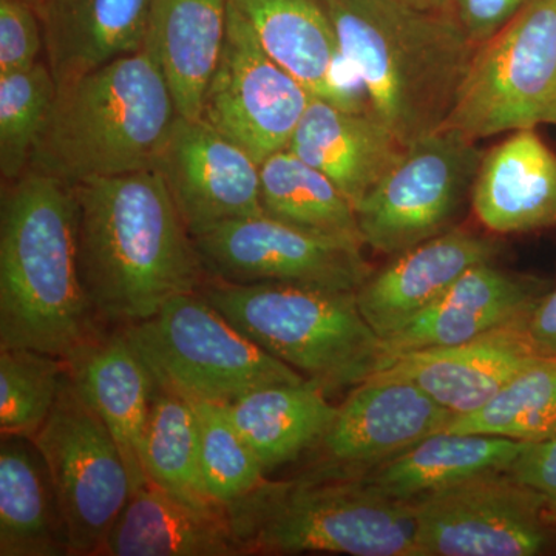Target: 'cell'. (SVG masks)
<instances>
[{
    "mask_svg": "<svg viewBox=\"0 0 556 556\" xmlns=\"http://www.w3.org/2000/svg\"><path fill=\"white\" fill-rule=\"evenodd\" d=\"M73 188L80 280L98 324L126 328L200 291L206 273L155 167Z\"/></svg>",
    "mask_w": 556,
    "mask_h": 556,
    "instance_id": "obj_1",
    "label": "cell"
},
{
    "mask_svg": "<svg viewBox=\"0 0 556 556\" xmlns=\"http://www.w3.org/2000/svg\"><path fill=\"white\" fill-rule=\"evenodd\" d=\"M101 332L80 280L75 188L27 170L0 206V350L67 361Z\"/></svg>",
    "mask_w": 556,
    "mask_h": 556,
    "instance_id": "obj_2",
    "label": "cell"
},
{
    "mask_svg": "<svg viewBox=\"0 0 556 556\" xmlns=\"http://www.w3.org/2000/svg\"><path fill=\"white\" fill-rule=\"evenodd\" d=\"M321 2L372 115L405 148L441 129L478 47L452 11L419 10L402 0Z\"/></svg>",
    "mask_w": 556,
    "mask_h": 556,
    "instance_id": "obj_3",
    "label": "cell"
},
{
    "mask_svg": "<svg viewBox=\"0 0 556 556\" xmlns=\"http://www.w3.org/2000/svg\"><path fill=\"white\" fill-rule=\"evenodd\" d=\"M58 87L28 170L75 185L153 167L178 110L144 50Z\"/></svg>",
    "mask_w": 556,
    "mask_h": 556,
    "instance_id": "obj_4",
    "label": "cell"
},
{
    "mask_svg": "<svg viewBox=\"0 0 556 556\" xmlns=\"http://www.w3.org/2000/svg\"><path fill=\"white\" fill-rule=\"evenodd\" d=\"M225 511L243 555L417 556L412 503L364 475L313 467L289 481L265 479Z\"/></svg>",
    "mask_w": 556,
    "mask_h": 556,
    "instance_id": "obj_5",
    "label": "cell"
},
{
    "mask_svg": "<svg viewBox=\"0 0 556 556\" xmlns=\"http://www.w3.org/2000/svg\"><path fill=\"white\" fill-rule=\"evenodd\" d=\"M199 292L244 336L327 391L357 386L382 364V342L356 292L215 278Z\"/></svg>",
    "mask_w": 556,
    "mask_h": 556,
    "instance_id": "obj_6",
    "label": "cell"
},
{
    "mask_svg": "<svg viewBox=\"0 0 556 556\" xmlns=\"http://www.w3.org/2000/svg\"><path fill=\"white\" fill-rule=\"evenodd\" d=\"M123 329L155 386L189 402L232 404L260 388L305 380L244 336L197 292Z\"/></svg>",
    "mask_w": 556,
    "mask_h": 556,
    "instance_id": "obj_7",
    "label": "cell"
},
{
    "mask_svg": "<svg viewBox=\"0 0 556 556\" xmlns=\"http://www.w3.org/2000/svg\"><path fill=\"white\" fill-rule=\"evenodd\" d=\"M556 124V0H530L479 43L444 126L467 138Z\"/></svg>",
    "mask_w": 556,
    "mask_h": 556,
    "instance_id": "obj_8",
    "label": "cell"
},
{
    "mask_svg": "<svg viewBox=\"0 0 556 556\" xmlns=\"http://www.w3.org/2000/svg\"><path fill=\"white\" fill-rule=\"evenodd\" d=\"M31 442L53 486L70 555L100 556L134 481L118 444L68 369L49 419Z\"/></svg>",
    "mask_w": 556,
    "mask_h": 556,
    "instance_id": "obj_9",
    "label": "cell"
},
{
    "mask_svg": "<svg viewBox=\"0 0 556 556\" xmlns=\"http://www.w3.org/2000/svg\"><path fill=\"white\" fill-rule=\"evenodd\" d=\"M482 159L478 141L447 127L407 146L356 207L365 247L394 257L453 228Z\"/></svg>",
    "mask_w": 556,
    "mask_h": 556,
    "instance_id": "obj_10",
    "label": "cell"
},
{
    "mask_svg": "<svg viewBox=\"0 0 556 556\" xmlns=\"http://www.w3.org/2000/svg\"><path fill=\"white\" fill-rule=\"evenodd\" d=\"M417 556H536L555 540L556 515L507 470L409 501Z\"/></svg>",
    "mask_w": 556,
    "mask_h": 556,
    "instance_id": "obj_11",
    "label": "cell"
},
{
    "mask_svg": "<svg viewBox=\"0 0 556 556\" xmlns=\"http://www.w3.org/2000/svg\"><path fill=\"white\" fill-rule=\"evenodd\" d=\"M207 278L357 292L375 273L362 241L325 236L269 217L229 219L192 236Z\"/></svg>",
    "mask_w": 556,
    "mask_h": 556,
    "instance_id": "obj_12",
    "label": "cell"
},
{
    "mask_svg": "<svg viewBox=\"0 0 556 556\" xmlns=\"http://www.w3.org/2000/svg\"><path fill=\"white\" fill-rule=\"evenodd\" d=\"M309 93L260 46L247 20L228 2V28L201 119L247 150L258 164L288 149Z\"/></svg>",
    "mask_w": 556,
    "mask_h": 556,
    "instance_id": "obj_13",
    "label": "cell"
},
{
    "mask_svg": "<svg viewBox=\"0 0 556 556\" xmlns=\"http://www.w3.org/2000/svg\"><path fill=\"white\" fill-rule=\"evenodd\" d=\"M153 167L190 236L229 219L265 215L260 164L206 121L178 115Z\"/></svg>",
    "mask_w": 556,
    "mask_h": 556,
    "instance_id": "obj_14",
    "label": "cell"
},
{
    "mask_svg": "<svg viewBox=\"0 0 556 556\" xmlns=\"http://www.w3.org/2000/svg\"><path fill=\"white\" fill-rule=\"evenodd\" d=\"M455 415L405 380L369 376L339 405L318 442V468L365 475L444 431Z\"/></svg>",
    "mask_w": 556,
    "mask_h": 556,
    "instance_id": "obj_15",
    "label": "cell"
},
{
    "mask_svg": "<svg viewBox=\"0 0 556 556\" xmlns=\"http://www.w3.org/2000/svg\"><path fill=\"white\" fill-rule=\"evenodd\" d=\"M546 289L538 278L500 268L495 262L475 266L437 302L380 339L379 369L409 351L457 345L495 329L525 324Z\"/></svg>",
    "mask_w": 556,
    "mask_h": 556,
    "instance_id": "obj_16",
    "label": "cell"
},
{
    "mask_svg": "<svg viewBox=\"0 0 556 556\" xmlns=\"http://www.w3.org/2000/svg\"><path fill=\"white\" fill-rule=\"evenodd\" d=\"M501 254L503 243L495 237L450 228L375 270L357 289L358 308L386 338L437 302L468 269L496 262Z\"/></svg>",
    "mask_w": 556,
    "mask_h": 556,
    "instance_id": "obj_17",
    "label": "cell"
},
{
    "mask_svg": "<svg viewBox=\"0 0 556 556\" xmlns=\"http://www.w3.org/2000/svg\"><path fill=\"white\" fill-rule=\"evenodd\" d=\"M525 324L495 329L457 345L409 351L371 376L405 380L455 417L470 415L538 358L527 342Z\"/></svg>",
    "mask_w": 556,
    "mask_h": 556,
    "instance_id": "obj_18",
    "label": "cell"
},
{
    "mask_svg": "<svg viewBox=\"0 0 556 556\" xmlns=\"http://www.w3.org/2000/svg\"><path fill=\"white\" fill-rule=\"evenodd\" d=\"M70 378L123 453L134 490L148 484L144 441L156 386L123 329L101 332L67 358Z\"/></svg>",
    "mask_w": 556,
    "mask_h": 556,
    "instance_id": "obj_19",
    "label": "cell"
},
{
    "mask_svg": "<svg viewBox=\"0 0 556 556\" xmlns=\"http://www.w3.org/2000/svg\"><path fill=\"white\" fill-rule=\"evenodd\" d=\"M288 150L327 175L357 207L393 169L405 146L371 110L343 109L313 97Z\"/></svg>",
    "mask_w": 556,
    "mask_h": 556,
    "instance_id": "obj_20",
    "label": "cell"
},
{
    "mask_svg": "<svg viewBox=\"0 0 556 556\" xmlns=\"http://www.w3.org/2000/svg\"><path fill=\"white\" fill-rule=\"evenodd\" d=\"M470 203L493 236L556 228V153L535 129L515 131L484 153Z\"/></svg>",
    "mask_w": 556,
    "mask_h": 556,
    "instance_id": "obj_21",
    "label": "cell"
},
{
    "mask_svg": "<svg viewBox=\"0 0 556 556\" xmlns=\"http://www.w3.org/2000/svg\"><path fill=\"white\" fill-rule=\"evenodd\" d=\"M155 0H40L43 61L58 86L144 49Z\"/></svg>",
    "mask_w": 556,
    "mask_h": 556,
    "instance_id": "obj_22",
    "label": "cell"
},
{
    "mask_svg": "<svg viewBox=\"0 0 556 556\" xmlns=\"http://www.w3.org/2000/svg\"><path fill=\"white\" fill-rule=\"evenodd\" d=\"M263 50L313 97L362 110L339 78L338 33L321 0H228Z\"/></svg>",
    "mask_w": 556,
    "mask_h": 556,
    "instance_id": "obj_23",
    "label": "cell"
},
{
    "mask_svg": "<svg viewBox=\"0 0 556 556\" xmlns=\"http://www.w3.org/2000/svg\"><path fill=\"white\" fill-rule=\"evenodd\" d=\"M228 28V0H155L146 53L169 84L178 115L201 119Z\"/></svg>",
    "mask_w": 556,
    "mask_h": 556,
    "instance_id": "obj_24",
    "label": "cell"
},
{
    "mask_svg": "<svg viewBox=\"0 0 556 556\" xmlns=\"http://www.w3.org/2000/svg\"><path fill=\"white\" fill-rule=\"evenodd\" d=\"M100 556H243L226 511L182 503L153 482L138 486Z\"/></svg>",
    "mask_w": 556,
    "mask_h": 556,
    "instance_id": "obj_25",
    "label": "cell"
},
{
    "mask_svg": "<svg viewBox=\"0 0 556 556\" xmlns=\"http://www.w3.org/2000/svg\"><path fill=\"white\" fill-rule=\"evenodd\" d=\"M327 393V388L311 379L277 383L252 391L225 409L265 471H269L317 447L327 434L338 413Z\"/></svg>",
    "mask_w": 556,
    "mask_h": 556,
    "instance_id": "obj_26",
    "label": "cell"
},
{
    "mask_svg": "<svg viewBox=\"0 0 556 556\" xmlns=\"http://www.w3.org/2000/svg\"><path fill=\"white\" fill-rule=\"evenodd\" d=\"M526 445L490 434L439 431L364 477L387 496L409 503L479 475L508 470Z\"/></svg>",
    "mask_w": 556,
    "mask_h": 556,
    "instance_id": "obj_27",
    "label": "cell"
},
{
    "mask_svg": "<svg viewBox=\"0 0 556 556\" xmlns=\"http://www.w3.org/2000/svg\"><path fill=\"white\" fill-rule=\"evenodd\" d=\"M20 439L0 447V556L70 555L49 475Z\"/></svg>",
    "mask_w": 556,
    "mask_h": 556,
    "instance_id": "obj_28",
    "label": "cell"
},
{
    "mask_svg": "<svg viewBox=\"0 0 556 556\" xmlns=\"http://www.w3.org/2000/svg\"><path fill=\"white\" fill-rule=\"evenodd\" d=\"M260 195L263 211L269 217L364 243L353 203L327 175L291 150H280L260 164Z\"/></svg>",
    "mask_w": 556,
    "mask_h": 556,
    "instance_id": "obj_29",
    "label": "cell"
},
{
    "mask_svg": "<svg viewBox=\"0 0 556 556\" xmlns=\"http://www.w3.org/2000/svg\"><path fill=\"white\" fill-rule=\"evenodd\" d=\"M144 470L150 482L182 503L203 510H225L204 484L192 404L159 387L146 431Z\"/></svg>",
    "mask_w": 556,
    "mask_h": 556,
    "instance_id": "obj_30",
    "label": "cell"
},
{
    "mask_svg": "<svg viewBox=\"0 0 556 556\" xmlns=\"http://www.w3.org/2000/svg\"><path fill=\"white\" fill-rule=\"evenodd\" d=\"M444 431L540 442L556 437V361L538 357L489 404L457 416Z\"/></svg>",
    "mask_w": 556,
    "mask_h": 556,
    "instance_id": "obj_31",
    "label": "cell"
},
{
    "mask_svg": "<svg viewBox=\"0 0 556 556\" xmlns=\"http://www.w3.org/2000/svg\"><path fill=\"white\" fill-rule=\"evenodd\" d=\"M67 369V361L40 351L0 350L2 438L36 437L56 404Z\"/></svg>",
    "mask_w": 556,
    "mask_h": 556,
    "instance_id": "obj_32",
    "label": "cell"
},
{
    "mask_svg": "<svg viewBox=\"0 0 556 556\" xmlns=\"http://www.w3.org/2000/svg\"><path fill=\"white\" fill-rule=\"evenodd\" d=\"M58 89L43 60L30 68L0 75V174L7 182L21 178L30 167Z\"/></svg>",
    "mask_w": 556,
    "mask_h": 556,
    "instance_id": "obj_33",
    "label": "cell"
},
{
    "mask_svg": "<svg viewBox=\"0 0 556 556\" xmlns=\"http://www.w3.org/2000/svg\"><path fill=\"white\" fill-rule=\"evenodd\" d=\"M195 412L200 466L204 484L219 506L247 495L265 481V468L223 405L190 402Z\"/></svg>",
    "mask_w": 556,
    "mask_h": 556,
    "instance_id": "obj_34",
    "label": "cell"
},
{
    "mask_svg": "<svg viewBox=\"0 0 556 556\" xmlns=\"http://www.w3.org/2000/svg\"><path fill=\"white\" fill-rule=\"evenodd\" d=\"M43 28L36 5L0 0V75L30 68L43 60Z\"/></svg>",
    "mask_w": 556,
    "mask_h": 556,
    "instance_id": "obj_35",
    "label": "cell"
},
{
    "mask_svg": "<svg viewBox=\"0 0 556 556\" xmlns=\"http://www.w3.org/2000/svg\"><path fill=\"white\" fill-rule=\"evenodd\" d=\"M530 0H450V11L471 42H485L518 16Z\"/></svg>",
    "mask_w": 556,
    "mask_h": 556,
    "instance_id": "obj_36",
    "label": "cell"
},
{
    "mask_svg": "<svg viewBox=\"0 0 556 556\" xmlns=\"http://www.w3.org/2000/svg\"><path fill=\"white\" fill-rule=\"evenodd\" d=\"M507 471L543 497L556 515V437L527 442Z\"/></svg>",
    "mask_w": 556,
    "mask_h": 556,
    "instance_id": "obj_37",
    "label": "cell"
},
{
    "mask_svg": "<svg viewBox=\"0 0 556 556\" xmlns=\"http://www.w3.org/2000/svg\"><path fill=\"white\" fill-rule=\"evenodd\" d=\"M527 342L538 357L556 361V287L546 289L526 318Z\"/></svg>",
    "mask_w": 556,
    "mask_h": 556,
    "instance_id": "obj_38",
    "label": "cell"
},
{
    "mask_svg": "<svg viewBox=\"0 0 556 556\" xmlns=\"http://www.w3.org/2000/svg\"><path fill=\"white\" fill-rule=\"evenodd\" d=\"M419 10L450 11V0H402Z\"/></svg>",
    "mask_w": 556,
    "mask_h": 556,
    "instance_id": "obj_39",
    "label": "cell"
},
{
    "mask_svg": "<svg viewBox=\"0 0 556 556\" xmlns=\"http://www.w3.org/2000/svg\"><path fill=\"white\" fill-rule=\"evenodd\" d=\"M25 2H30V3H33V5L38 7L40 3V0H25Z\"/></svg>",
    "mask_w": 556,
    "mask_h": 556,
    "instance_id": "obj_40",
    "label": "cell"
}]
</instances>
